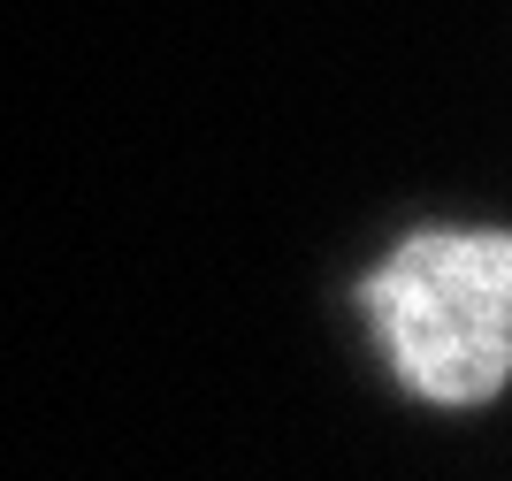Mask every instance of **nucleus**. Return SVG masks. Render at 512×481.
<instances>
[{
	"label": "nucleus",
	"mask_w": 512,
	"mask_h": 481,
	"mask_svg": "<svg viewBox=\"0 0 512 481\" xmlns=\"http://www.w3.org/2000/svg\"><path fill=\"white\" fill-rule=\"evenodd\" d=\"M390 375L428 405H490L512 375V237H406L360 291Z\"/></svg>",
	"instance_id": "f257e3e1"
}]
</instances>
